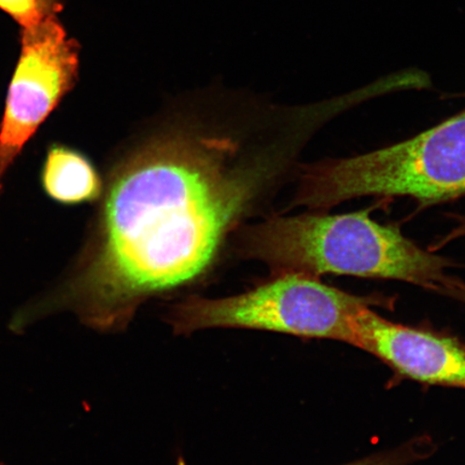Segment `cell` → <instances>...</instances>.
<instances>
[{"instance_id": "obj_1", "label": "cell", "mask_w": 465, "mask_h": 465, "mask_svg": "<svg viewBox=\"0 0 465 465\" xmlns=\"http://www.w3.org/2000/svg\"><path fill=\"white\" fill-rule=\"evenodd\" d=\"M311 139L287 126L250 162L228 138L188 134L139 153L110 185L96 250L74 284L87 322L120 325L148 296L200 276L255 197L293 167Z\"/></svg>"}, {"instance_id": "obj_2", "label": "cell", "mask_w": 465, "mask_h": 465, "mask_svg": "<svg viewBox=\"0 0 465 465\" xmlns=\"http://www.w3.org/2000/svg\"><path fill=\"white\" fill-rule=\"evenodd\" d=\"M371 212L271 218L250 232V252L277 274L391 279L438 292L455 262L418 246L398 226L377 223Z\"/></svg>"}, {"instance_id": "obj_3", "label": "cell", "mask_w": 465, "mask_h": 465, "mask_svg": "<svg viewBox=\"0 0 465 465\" xmlns=\"http://www.w3.org/2000/svg\"><path fill=\"white\" fill-rule=\"evenodd\" d=\"M465 195V112L406 141L300 167L292 206L328 212L365 196L410 197L420 208Z\"/></svg>"}, {"instance_id": "obj_4", "label": "cell", "mask_w": 465, "mask_h": 465, "mask_svg": "<svg viewBox=\"0 0 465 465\" xmlns=\"http://www.w3.org/2000/svg\"><path fill=\"white\" fill-rule=\"evenodd\" d=\"M328 286L320 278L278 272L275 278L232 298H191L174 307L171 322L180 333L211 328L272 331L351 345L352 322L360 310L381 303Z\"/></svg>"}, {"instance_id": "obj_5", "label": "cell", "mask_w": 465, "mask_h": 465, "mask_svg": "<svg viewBox=\"0 0 465 465\" xmlns=\"http://www.w3.org/2000/svg\"><path fill=\"white\" fill-rule=\"evenodd\" d=\"M21 45L0 126V190L16 156L78 78L79 45L57 16L22 29Z\"/></svg>"}, {"instance_id": "obj_6", "label": "cell", "mask_w": 465, "mask_h": 465, "mask_svg": "<svg viewBox=\"0 0 465 465\" xmlns=\"http://www.w3.org/2000/svg\"><path fill=\"white\" fill-rule=\"evenodd\" d=\"M351 345L381 359L400 376L428 385L465 389V342L417 329L363 307L352 322Z\"/></svg>"}, {"instance_id": "obj_7", "label": "cell", "mask_w": 465, "mask_h": 465, "mask_svg": "<svg viewBox=\"0 0 465 465\" xmlns=\"http://www.w3.org/2000/svg\"><path fill=\"white\" fill-rule=\"evenodd\" d=\"M43 185L51 199L66 205L95 200L102 191L92 163L78 151L63 145H54L46 154Z\"/></svg>"}, {"instance_id": "obj_8", "label": "cell", "mask_w": 465, "mask_h": 465, "mask_svg": "<svg viewBox=\"0 0 465 465\" xmlns=\"http://www.w3.org/2000/svg\"><path fill=\"white\" fill-rule=\"evenodd\" d=\"M64 4L65 0H0V9L25 29L56 17Z\"/></svg>"}, {"instance_id": "obj_9", "label": "cell", "mask_w": 465, "mask_h": 465, "mask_svg": "<svg viewBox=\"0 0 465 465\" xmlns=\"http://www.w3.org/2000/svg\"><path fill=\"white\" fill-rule=\"evenodd\" d=\"M431 451V440H415L397 450L376 453L346 465H410L421 460Z\"/></svg>"}, {"instance_id": "obj_10", "label": "cell", "mask_w": 465, "mask_h": 465, "mask_svg": "<svg viewBox=\"0 0 465 465\" xmlns=\"http://www.w3.org/2000/svg\"><path fill=\"white\" fill-rule=\"evenodd\" d=\"M438 293L449 296V298L461 302L465 305V282L461 279L451 277L446 279L438 290Z\"/></svg>"}, {"instance_id": "obj_11", "label": "cell", "mask_w": 465, "mask_h": 465, "mask_svg": "<svg viewBox=\"0 0 465 465\" xmlns=\"http://www.w3.org/2000/svg\"><path fill=\"white\" fill-rule=\"evenodd\" d=\"M453 219L456 221L455 228L449 234L441 238L440 241L435 242L436 248L440 249L449 245L450 242L458 240V238L465 237V216L456 214V216H453Z\"/></svg>"}]
</instances>
